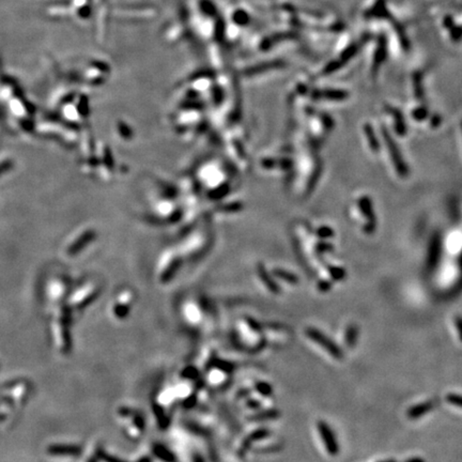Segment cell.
<instances>
[{
    "mask_svg": "<svg viewBox=\"0 0 462 462\" xmlns=\"http://www.w3.org/2000/svg\"><path fill=\"white\" fill-rule=\"evenodd\" d=\"M305 335L312 339L314 342L317 343L321 348H323L324 350L328 352L331 357H335L336 359H341L343 358V352L340 349V347L335 343L331 339L330 337L323 334L322 332L319 331L318 329L315 328H307L305 330Z\"/></svg>",
    "mask_w": 462,
    "mask_h": 462,
    "instance_id": "obj_1",
    "label": "cell"
},
{
    "mask_svg": "<svg viewBox=\"0 0 462 462\" xmlns=\"http://www.w3.org/2000/svg\"><path fill=\"white\" fill-rule=\"evenodd\" d=\"M382 135H383V138H384V142L387 145L388 152H390L393 164L396 168L397 173L400 177H405L409 173V169H408V166L405 165V163L401 157V154H400L397 144L395 143V140H393L390 133L387 132V129H385V127H382Z\"/></svg>",
    "mask_w": 462,
    "mask_h": 462,
    "instance_id": "obj_2",
    "label": "cell"
},
{
    "mask_svg": "<svg viewBox=\"0 0 462 462\" xmlns=\"http://www.w3.org/2000/svg\"><path fill=\"white\" fill-rule=\"evenodd\" d=\"M317 428L319 435L322 440L324 447L331 456H337L339 454V444H338L335 432L326 421L319 420L317 422Z\"/></svg>",
    "mask_w": 462,
    "mask_h": 462,
    "instance_id": "obj_3",
    "label": "cell"
},
{
    "mask_svg": "<svg viewBox=\"0 0 462 462\" xmlns=\"http://www.w3.org/2000/svg\"><path fill=\"white\" fill-rule=\"evenodd\" d=\"M358 207L360 211L363 212L366 219H367V224H366L364 231L366 233H369V234L373 233L376 229V217H375L373 205H371L370 199L366 196L362 197V198L358 200Z\"/></svg>",
    "mask_w": 462,
    "mask_h": 462,
    "instance_id": "obj_4",
    "label": "cell"
},
{
    "mask_svg": "<svg viewBox=\"0 0 462 462\" xmlns=\"http://www.w3.org/2000/svg\"><path fill=\"white\" fill-rule=\"evenodd\" d=\"M436 407H437L436 399L427 400V401H424L421 403H418V404L413 405V407L409 408L408 411H407V416H408L409 420H415L421 418V416L426 415L427 413L431 412V411L435 409Z\"/></svg>",
    "mask_w": 462,
    "mask_h": 462,
    "instance_id": "obj_5",
    "label": "cell"
},
{
    "mask_svg": "<svg viewBox=\"0 0 462 462\" xmlns=\"http://www.w3.org/2000/svg\"><path fill=\"white\" fill-rule=\"evenodd\" d=\"M386 109L388 114H391L394 119H395V129L398 135H404L407 133V126H405V122L403 119V116L401 112H400L395 107L392 106H386Z\"/></svg>",
    "mask_w": 462,
    "mask_h": 462,
    "instance_id": "obj_6",
    "label": "cell"
},
{
    "mask_svg": "<svg viewBox=\"0 0 462 462\" xmlns=\"http://www.w3.org/2000/svg\"><path fill=\"white\" fill-rule=\"evenodd\" d=\"M314 97L317 98V99L325 98V99H329V100L340 101V100H345V99L348 98V92L343 91V90L328 89V90H324V91H315Z\"/></svg>",
    "mask_w": 462,
    "mask_h": 462,
    "instance_id": "obj_7",
    "label": "cell"
},
{
    "mask_svg": "<svg viewBox=\"0 0 462 462\" xmlns=\"http://www.w3.org/2000/svg\"><path fill=\"white\" fill-rule=\"evenodd\" d=\"M358 338V326L356 323H350L346 329L345 343L348 348H353L357 345Z\"/></svg>",
    "mask_w": 462,
    "mask_h": 462,
    "instance_id": "obj_8",
    "label": "cell"
},
{
    "mask_svg": "<svg viewBox=\"0 0 462 462\" xmlns=\"http://www.w3.org/2000/svg\"><path fill=\"white\" fill-rule=\"evenodd\" d=\"M364 132H365L366 137H367L368 144H369V146H370L371 150L375 151V152L379 151V150H380L379 142H378V139H377V137H376L373 126H371L370 125H365V126H364Z\"/></svg>",
    "mask_w": 462,
    "mask_h": 462,
    "instance_id": "obj_9",
    "label": "cell"
},
{
    "mask_svg": "<svg viewBox=\"0 0 462 462\" xmlns=\"http://www.w3.org/2000/svg\"><path fill=\"white\" fill-rule=\"evenodd\" d=\"M275 275L277 276L278 278L280 279H284L285 281H287V283L288 284H291V285H296L297 284V277L294 275V274H292V273H289V272H286L284 271V270H275Z\"/></svg>",
    "mask_w": 462,
    "mask_h": 462,
    "instance_id": "obj_10",
    "label": "cell"
},
{
    "mask_svg": "<svg viewBox=\"0 0 462 462\" xmlns=\"http://www.w3.org/2000/svg\"><path fill=\"white\" fill-rule=\"evenodd\" d=\"M329 272L334 280H341L346 277V271L341 268L331 266L329 267Z\"/></svg>",
    "mask_w": 462,
    "mask_h": 462,
    "instance_id": "obj_11",
    "label": "cell"
},
{
    "mask_svg": "<svg viewBox=\"0 0 462 462\" xmlns=\"http://www.w3.org/2000/svg\"><path fill=\"white\" fill-rule=\"evenodd\" d=\"M446 401L452 404L456 405L458 408H462V395H458V394H454V393H449L446 396Z\"/></svg>",
    "mask_w": 462,
    "mask_h": 462,
    "instance_id": "obj_12",
    "label": "cell"
},
{
    "mask_svg": "<svg viewBox=\"0 0 462 462\" xmlns=\"http://www.w3.org/2000/svg\"><path fill=\"white\" fill-rule=\"evenodd\" d=\"M414 92H415V97L418 99H422V87H421V76L420 74H416L414 76Z\"/></svg>",
    "mask_w": 462,
    "mask_h": 462,
    "instance_id": "obj_13",
    "label": "cell"
},
{
    "mask_svg": "<svg viewBox=\"0 0 462 462\" xmlns=\"http://www.w3.org/2000/svg\"><path fill=\"white\" fill-rule=\"evenodd\" d=\"M257 388L263 396H270L272 394V387L268 383H259Z\"/></svg>",
    "mask_w": 462,
    "mask_h": 462,
    "instance_id": "obj_14",
    "label": "cell"
},
{
    "mask_svg": "<svg viewBox=\"0 0 462 462\" xmlns=\"http://www.w3.org/2000/svg\"><path fill=\"white\" fill-rule=\"evenodd\" d=\"M317 233L318 235L320 236V238H322V239H326V238H331V236H333V231H332L331 228L329 227H321L318 229L317 231Z\"/></svg>",
    "mask_w": 462,
    "mask_h": 462,
    "instance_id": "obj_15",
    "label": "cell"
},
{
    "mask_svg": "<svg viewBox=\"0 0 462 462\" xmlns=\"http://www.w3.org/2000/svg\"><path fill=\"white\" fill-rule=\"evenodd\" d=\"M427 116H428V111H427L426 108H418V109H415L414 112H413L414 119H416L418 121L424 120Z\"/></svg>",
    "mask_w": 462,
    "mask_h": 462,
    "instance_id": "obj_16",
    "label": "cell"
},
{
    "mask_svg": "<svg viewBox=\"0 0 462 462\" xmlns=\"http://www.w3.org/2000/svg\"><path fill=\"white\" fill-rule=\"evenodd\" d=\"M455 324H456V329H457L460 340L462 341V315H457V317L455 318Z\"/></svg>",
    "mask_w": 462,
    "mask_h": 462,
    "instance_id": "obj_17",
    "label": "cell"
},
{
    "mask_svg": "<svg viewBox=\"0 0 462 462\" xmlns=\"http://www.w3.org/2000/svg\"><path fill=\"white\" fill-rule=\"evenodd\" d=\"M331 283L328 280H321L320 283L318 284V289L320 291H322V292H326V291H329L331 289Z\"/></svg>",
    "mask_w": 462,
    "mask_h": 462,
    "instance_id": "obj_18",
    "label": "cell"
},
{
    "mask_svg": "<svg viewBox=\"0 0 462 462\" xmlns=\"http://www.w3.org/2000/svg\"><path fill=\"white\" fill-rule=\"evenodd\" d=\"M322 122H323V125H324L326 127H328V128L333 126V120H332L328 115H325V116L323 115V116H322Z\"/></svg>",
    "mask_w": 462,
    "mask_h": 462,
    "instance_id": "obj_19",
    "label": "cell"
},
{
    "mask_svg": "<svg viewBox=\"0 0 462 462\" xmlns=\"http://www.w3.org/2000/svg\"><path fill=\"white\" fill-rule=\"evenodd\" d=\"M11 167H12V162L8 161V162H4V163H2V164L0 165V174L3 173L4 171H7L8 169H10Z\"/></svg>",
    "mask_w": 462,
    "mask_h": 462,
    "instance_id": "obj_20",
    "label": "cell"
},
{
    "mask_svg": "<svg viewBox=\"0 0 462 462\" xmlns=\"http://www.w3.org/2000/svg\"><path fill=\"white\" fill-rule=\"evenodd\" d=\"M440 122H441V119H440V117L439 116H435L432 118V122H431V125L432 126H437L440 125Z\"/></svg>",
    "mask_w": 462,
    "mask_h": 462,
    "instance_id": "obj_21",
    "label": "cell"
},
{
    "mask_svg": "<svg viewBox=\"0 0 462 462\" xmlns=\"http://www.w3.org/2000/svg\"><path fill=\"white\" fill-rule=\"evenodd\" d=\"M405 462H426L424 459L422 458H420V457H414V458H410L408 459Z\"/></svg>",
    "mask_w": 462,
    "mask_h": 462,
    "instance_id": "obj_22",
    "label": "cell"
},
{
    "mask_svg": "<svg viewBox=\"0 0 462 462\" xmlns=\"http://www.w3.org/2000/svg\"><path fill=\"white\" fill-rule=\"evenodd\" d=\"M380 462H397L396 460H393V459H390V460H385V461H380Z\"/></svg>",
    "mask_w": 462,
    "mask_h": 462,
    "instance_id": "obj_23",
    "label": "cell"
}]
</instances>
